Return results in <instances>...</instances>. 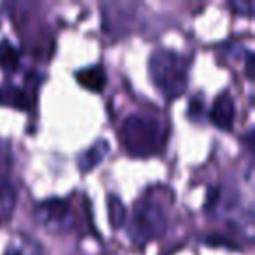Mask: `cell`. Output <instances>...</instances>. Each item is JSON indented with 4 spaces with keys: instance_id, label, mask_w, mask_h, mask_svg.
I'll return each instance as SVG.
<instances>
[{
    "instance_id": "9",
    "label": "cell",
    "mask_w": 255,
    "mask_h": 255,
    "mask_svg": "<svg viewBox=\"0 0 255 255\" xmlns=\"http://www.w3.org/2000/svg\"><path fill=\"white\" fill-rule=\"evenodd\" d=\"M4 255H44V248L39 241L25 236V234H14L9 240Z\"/></svg>"
},
{
    "instance_id": "4",
    "label": "cell",
    "mask_w": 255,
    "mask_h": 255,
    "mask_svg": "<svg viewBox=\"0 0 255 255\" xmlns=\"http://www.w3.org/2000/svg\"><path fill=\"white\" fill-rule=\"evenodd\" d=\"M33 217L51 234H67L75 227V215L65 199L51 198L35 206Z\"/></svg>"
},
{
    "instance_id": "11",
    "label": "cell",
    "mask_w": 255,
    "mask_h": 255,
    "mask_svg": "<svg viewBox=\"0 0 255 255\" xmlns=\"http://www.w3.org/2000/svg\"><path fill=\"white\" fill-rule=\"evenodd\" d=\"M107 205H109V220L112 229L123 227L124 220H126V206L121 201V198L116 194H110L107 199Z\"/></svg>"
},
{
    "instance_id": "15",
    "label": "cell",
    "mask_w": 255,
    "mask_h": 255,
    "mask_svg": "<svg viewBox=\"0 0 255 255\" xmlns=\"http://www.w3.org/2000/svg\"><path fill=\"white\" fill-rule=\"evenodd\" d=\"M254 63H255L254 53H248L247 58H245V74H247V77L250 79V81H254V70H255Z\"/></svg>"
},
{
    "instance_id": "13",
    "label": "cell",
    "mask_w": 255,
    "mask_h": 255,
    "mask_svg": "<svg viewBox=\"0 0 255 255\" xmlns=\"http://www.w3.org/2000/svg\"><path fill=\"white\" fill-rule=\"evenodd\" d=\"M229 7L233 9L234 12H238V14L248 16V18H250V16L254 14V5H252V2H245V0H236V2H231Z\"/></svg>"
},
{
    "instance_id": "3",
    "label": "cell",
    "mask_w": 255,
    "mask_h": 255,
    "mask_svg": "<svg viewBox=\"0 0 255 255\" xmlns=\"http://www.w3.org/2000/svg\"><path fill=\"white\" fill-rule=\"evenodd\" d=\"M166 226L168 220L163 208L154 201L145 199V201H140L133 210L129 233L136 243L143 245L149 241L159 240L166 233Z\"/></svg>"
},
{
    "instance_id": "10",
    "label": "cell",
    "mask_w": 255,
    "mask_h": 255,
    "mask_svg": "<svg viewBox=\"0 0 255 255\" xmlns=\"http://www.w3.org/2000/svg\"><path fill=\"white\" fill-rule=\"evenodd\" d=\"M0 105L26 110L30 107V100L23 88L12 84H2L0 86Z\"/></svg>"
},
{
    "instance_id": "6",
    "label": "cell",
    "mask_w": 255,
    "mask_h": 255,
    "mask_svg": "<svg viewBox=\"0 0 255 255\" xmlns=\"http://www.w3.org/2000/svg\"><path fill=\"white\" fill-rule=\"evenodd\" d=\"M75 79H77V82L82 88H86L88 91H93V93L103 91L107 86V72L103 70V67H100V65L81 68V70L75 74Z\"/></svg>"
},
{
    "instance_id": "8",
    "label": "cell",
    "mask_w": 255,
    "mask_h": 255,
    "mask_svg": "<svg viewBox=\"0 0 255 255\" xmlns=\"http://www.w3.org/2000/svg\"><path fill=\"white\" fill-rule=\"evenodd\" d=\"M109 150H110V145L107 140L102 138V140H98V142H95L88 150H84V152L79 156L77 164H79V168H81V171L95 170V168L107 157Z\"/></svg>"
},
{
    "instance_id": "1",
    "label": "cell",
    "mask_w": 255,
    "mask_h": 255,
    "mask_svg": "<svg viewBox=\"0 0 255 255\" xmlns=\"http://www.w3.org/2000/svg\"><path fill=\"white\" fill-rule=\"evenodd\" d=\"M123 147L135 157H149L163 145V126L157 119L145 114H131L121 126Z\"/></svg>"
},
{
    "instance_id": "12",
    "label": "cell",
    "mask_w": 255,
    "mask_h": 255,
    "mask_svg": "<svg viewBox=\"0 0 255 255\" xmlns=\"http://www.w3.org/2000/svg\"><path fill=\"white\" fill-rule=\"evenodd\" d=\"M19 63V53L9 40H2L0 42V68L4 72L16 70Z\"/></svg>"
},
{
    "instance_id": "14",
    "label": "cell",
    "mask_w": 255,
    "mask_h": 255,
    "mask_svg": "<svg viewBox=\"0 0 255 255\" xmlns=\"http://www.w3.org/2000/svg\"><path fill=\"white\" fill-rule=\"evenodd\" d=\"M201 114H203V100L199 96H196V98L191 100V105H189V116L192 119H198V117H201Z\"/></svg>"
},
{
    "instance_id": "2",
    "label": "cell",
    "mask_w": 255,
    "mask_h": 255,
    "mask_svg": "<svg viewBox=\"0 0 255 255\" xmlns=\"http://www.w3.org/2000/svg\"><path fill=\"white\" fill-rule=\"evenodd\" d=\"M154 86L168 98H177L187 88V61L171 49H157L149 60Z\"/></svg>"
},
{
    "instance_id": "7",
    "label": "cell",
    "mask_w": 255,
    "mask_h": 255,
    "mask_svg": "<svg viewBox=\"0 0 255 255\" xmlns=\"http://www.w3.org/2000/svg\"><path fill=\"white\" fill-rule=\"evenodd\" d=\"M18 201V192H16L12 182L9 177L0 170V222L7 220L12 215Z\"/></svg>"
},
{
    "instance_id": "5",
    "label": "cell",
    "mask_w": 255,
    "mask_h": 255,
    "mask_svg": "<svg viewBox=\"0 0 255 255\" xmlns=\"http://www.w3.org/2000/svg\"><path fill=\"white\" fill-rule=\"evenodd\" d=\"M234 116H236V107H234V100L229 93H222L215 98L210 112V119L219 129L229 131L234 124Z\"/></svg>"
},
{
    "instance_id": "16",
    "label": "cell",
    "mask_w": 255,
    "mask_h": 255,
    "mask_svg": "<svg viewBox=\"0 0 255 255\" xmlns=\"http://www.w3.org/2000/svg\"><path fill=\"white\" fill-rule=\"evenodd\" d=\"M217 203H219V189H210V191H208V199H206V208H208V210L215 208Z\"/></svg>"
}]
</instances>
